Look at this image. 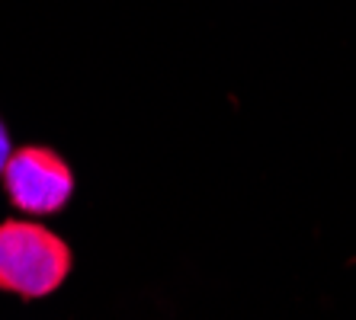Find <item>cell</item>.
<instances>
[{
    "mask_svg": "<svg viewBox=\"0 0 356 320\" xmlns=\"http://www.w3.org/2000/svg\"><path fill=\"white\" fill-rule=\"evenodd\" d=\"M71 272L67 244L39 221L0 224V288L26 301L51 295Z\"/></svg>",
    "mask_w": 356,
    "mask_h": 320,
    "instance_id": "cell-1",
    "label": "cell"
},
{
    "mask_svg": "<svg viewBox=\"0 0 356 320\" xmlns=\"http://www.w3.org/2000/svg\"><path fill=\"white\" fill-rule=\"evenodd\" d=\"M0 176L13 208L23 214H55L74 192V173L65 164V157L42 144L17 148L7 157Z\"/></svg>",
    "mask_w": 356,
    "mask_h": 320,
    "instance_id": "cell-2",
    "label": "cell"
},
{
    "mask_svg": "<svg viewBox=\"0 0 356 320\" xmlns=\"http://www.w3.org/2000/svg\"><path fill=\"white\" fill-rule=\"evenodd\" d=\"M10 154H13V148H10V135H7V128H3V122H0V173H3V167H7Z\"/></svg>",
    "mask_w": 356,
    "mask_h": 320,
    "instance_id": "cell-3",
    "label": "cell"
}]
</instances>
